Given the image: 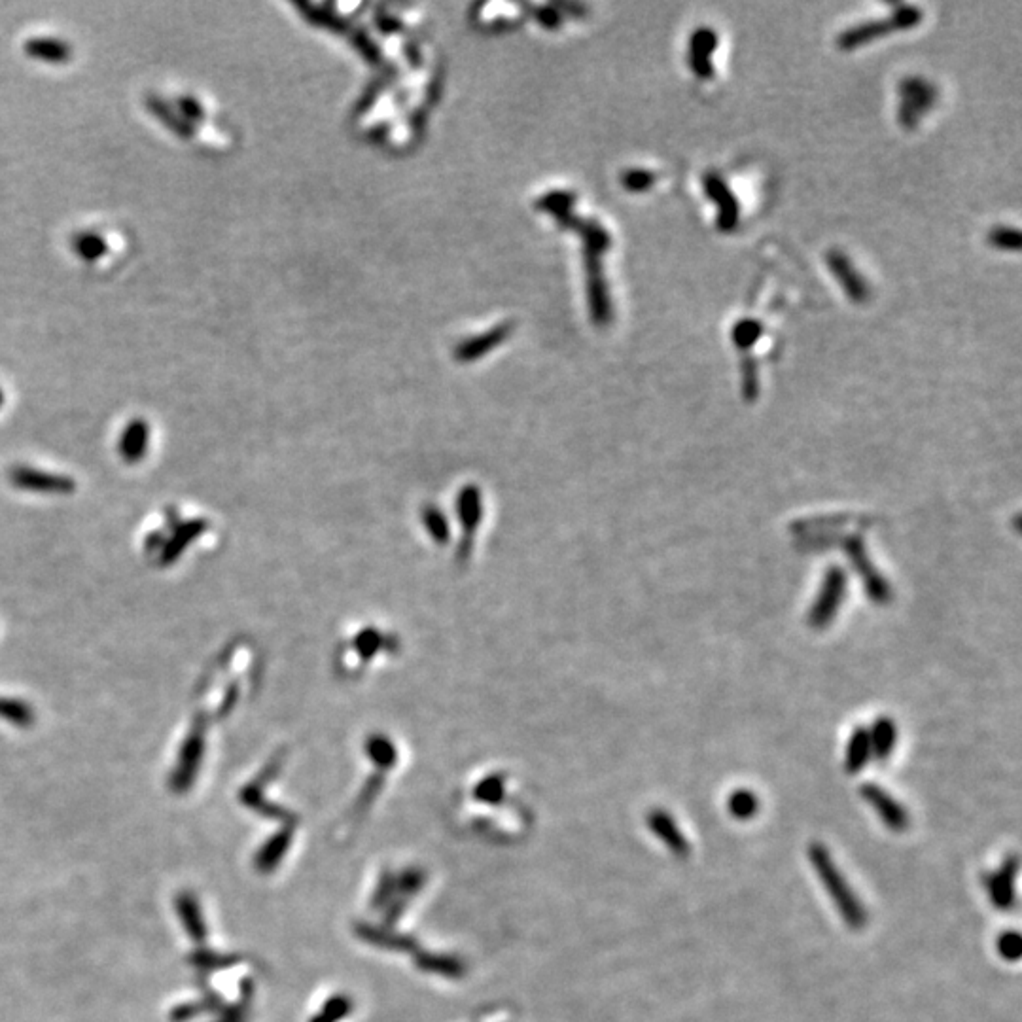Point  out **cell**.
<instances>
[{"label":"cell","mask_w":1022,"mask_h":1022,"mask_svg":"<svg viewBox=\"0 0 1022 1022\" xmlns=\"http://www.w3.org/2000/svg\"><path fill=\"white\" fill-rule=\"evenodd\" d=\"M807 856L822 886L828 890V896L835 903L839 915L845 920L846 926L852 930H862L867 924L864 903L846 882L845 875L833 862L828 848L822 843H812L807 850Z\"/></svg>","instance_id":"6da1fadb"},{"label":"cell","mask_w":1022,"mask_h":1022,"mask_svg":"<svg viewBox=\"0 0 1022 1022\" xmlns=\"http://www.w3.org/2000/svg\"><path fill=\"white\" fill-rule=\"evenodd\" d=\"M922 18H924V14L918 6H911V4L901 6L899 4L898 8L886 19L865 21L856 27L846 29L845 33L837 36V48L843 52H852L856 48H862L867 42L879 40L882 36L913 29L922 21Z\"/></svg>","instance_id":"7a4b0ae2"},{"label":"cell","mask_w":1022,"mask_h":1022,"mask_svg":"<svg viewBox=\"0 0 1022 1022\" xmlns=\"http://www.w3.org/2000/svg\"><path fill=\"white\" fill-rule=\"evenodd\" d=\"M898 95V120L905 129H915L920 118L930 108H934L937 101V89L922 76H909L901 80Z\"/></svg>","instance_id":"3957f363"},{"label":"cell","mask_w":1022,"mask_h":1022,"mask_svg":"<svg viewBox=\"0 0 1022 1022\" xmlns=\"http://www.w3.org/2000/svg\"><path fill=\"white\" fill-rule=\"evenodd\" d=\"M846 576L845 570L839 566L829 568L828 574L824 576V582L820 587V593L812 606L809 614V625L814 629H824L831 623L833 616L837 614L841 602L845 599Z\"/></svg>","instance_id":"277c9868"},{"label":"cell","mask_w":1022,"mask_h":1022,"mask_svg":"<svg viewBox=\"0 0 1022 1022\" xmlns=\"http://www.w3.org/2000/svg\"><path fill=\"white\" fill-rule=\"evenodd\" d=\"M703 188H705L708 199L718 209V218H716L718 230L722 233H731L737 228L739 216H741V207H739L737 197L733 195L727 182L718 173H706L703 177Z\"/></svg>","instance_id":"5b68a950"},{"label":"cell","mask_w":1022,"mask_h":1022,"mask_svg":"<svg viewBox=\"0 0 1022 1022\" xmlns=\"http://www.w3.org/2000/svg\"><path fill=\"white\" fill-rule=\"evenodd\" d=\"M1017 875H1019V856L1017 854L1005 858L1004 864L998 871L988 873L985 886H987L988 898L996 909H1000V911L1013 909L1015 899H1017L1015 896Z\"/></svg>","instance_id":"8992f818"},{"label":"cell","mask_w":1022,"mask_h":1022,"mask_svg":"<svg viewBox=\"0 0 1022 1022\" xmlns=\"http://www.w3.org/2000/svg\"><path fill=\"white\" fill-rule=\"evenodd\" d=\"M862 797L873 807V811L879 814L882 824L896 833H901L909 828V812L896 801L888 792H884L877 784H864L862 786Z\"/></svg>","instance_id":"52a82bcc"},{"label":"cell","mask_w":1022,"mask_h":1022,"mask_svg":"<svg viewBox=\"0 0 1022 1022\" xmlns=\"http://www.w3.org/2000/svg\"><path fill=\"white\" fill-rule=\"evenodd\" d=\"M718 48V35L712 27H699L689 38L688 65L699 80L714 78L712 53Z\"/></svg>","instance_id":"ba28073f"},{"label":"cell","mask_w":1022,"mask_h":1022,"mask_svg":"<svg viewBox=\"0 0 1022 1022\" xmlns=\"http://www.w3.org/2000/svg\"><path fill=\"white\" fill-rule=\"evenodd\" d=\"M833 277L843 286L846 296L856 303H864L869 298V288L864 277L854 269L845 252L831 250L826 258Z\"/></svg>","instance_id":"9c48e42d"},{"label":"cell","mask_w":1022,"mask_h":1022,"mask_svg":"<svg viewBox=\"0 0 1022 1022\" xmlns=\"http://www.w3.org/2000/svg\"><path fill=\"white\" fill-rule=\"evenodd\" d=\"M648 826L652 829L653 835L657 839H661L674 856H678V858H686L688 856L691 845H689L686 835L682 833V829L676 824V820L670 816L669 812L661 811V809H655V811L650 812Z\"/></svg>","instance_id":"30bf717a"},{"label":"cell","mask_w":1022,"mask_h":1022,"mask_svg":"<svg viewBox=\"0 0 1022 1022\" xmlns=\"http://www.w3.org/2000/svg\"><path fill=\"white\" fill-rule=\"evenodd\" d=\"M25 53L33 59L50 65H65L72 59V46L65 40L50 38V36H36L25 42Z\"/></svg>","instance_id":"8fae6325"},{"label":"cell","mask_w":1022,"mask_h":1022,"mask_svg":"<svg viewBox=\"0 0 1022 1022\" xmlns=\"http://www.w3.org/2000/svg\"><path fill=\"white\" fill-rule=\"evenodd\" d=\"M146 106L150 110V114H154L158 118L161 124L165 125L169 131L177 133L180 139H192L195 135V125L186 122L178 110H175V106L169 105L167 101H163L158 95H148L146 99Z\"/></svg>","instance_id":"7c38bea8"},{"label":"cell","mask_w":1022,"mask_h":1022,"mask_svg":"<svg viewBox=\"0 0 1022 1022\" xmlns=\"http://www.w3.org/2000/svg\"><path fill=\"white\" fill-rule=\"evenodd\" d=\"M867 731H869V741H871V756H875L881 761L888 759L896 746V741H898L896 723L892 722L890 718H879Z\"/></svg>","instance_id":"4fadbf2b"},{"label":"cell","mask_w":1022,"mask_h":1022,"mask_svg":"<svg viewBox=\"0 0 1022 1022\" xmlns=\"http://www.w3.org/2000/svg\"><path fill=\"white\" fill-rule=\"evenodd\" d=\"M871 759V741H869V731L858 727L850 741L846 746V759L845 767L848 775H856L864 769L867 765V761Z\"/></svg>","instance_id":"5bb4252c"},{"label":"cell","mask_w":1022,"mask_h":1022,"mask_svg":"<svg viewBox=\"0 0 1022 1022\" xmlns=\"http://www.w3.org/2000/svg\"><path fill=\"white\" fill-rule=\"evenodd\" d=\"M72 250L80 256V260H84L88 264H95L108 252V245H106L103 235H99L95 231H82V233L74 235Z\"/></svg>","instance_id":"9a60e30c"},{"label":"cell","mask_w":1022,"mask_h":1022,"mask_svg":"<svg viewBox=\"0 0 1022 1022\" xmlns=\"http://www.w3.org/2000/svg\"><path fill=\"white\" fill-rule=\"evenodd\" d=\"M148 445V424L146 421H133L125 428L122 438V455L129 462H137Z\"/></svg>","instance_id":"2e32d148"},{"label":"cell","mask_w":1022,"mask_h":1022,"mask_svg":"<svg viewBox=\"0 0 1022 1022\" xmlns=\"http://www.w3.org/2000/svg\"><path fill=\"white\" fill-rule=\"evenodd\" d=\"M727 809L737 820H750L759 811V799L750 790H737L729 795Z\"/></svg>","instance_id":"e0dca14e"},{"label":"cell","mask_w":1022,"mask_h":1022,"mask_svg":"<svg viewBox=\"0 0 1022 1022\" xmlns=\"http://www.w3.org/2000/svg\"><path fill=\"white\" fill-rule=\"evenodd\" d=\"M761 334H763V326L759 324L758 320L744 318L733 326L731 337H733V343L741 349L742 353H746L758 343Z\"/></svg>","instance_id":"ac0fdd59"},{"label":"cell","mask_w":1022,"mask_h":1022,"mask_svg":"<svg viewBox=\"0 0 1022 1022\" xmlns=\"http://www.w3.org/2000/svg\"><path fill=\"white\" fill-rule=\"evenodd\" d=\"M759 381L758 366L750 351L742 353V394L746 402H754L758 398Z\"/></svg>","instance_id":"d6986e66"},{"label":"cell","mask_w":1022,"mask_h":1022,"mask_svg":"<svg viewBox=\"0 0 1022 1022\" xmlns=\"http://www.w3.org/2000/svg\"><path fill=\"white\" fill-rule=\"evenodd\" d=\"M987 241L990 247L998 248V250H1013V252L1021 250V233L1013 228L998 226V228L988 231Z\"/></svg>","instance_id":"ffe728a7"},{"label":"cell","mask_w":1022,"mask_h":1022,"mask_svg":"<svg viewBox=\"0 0 1022 1022\" xmlns=\"http://www.w3.org/2000/svg\"><path fill=\"white\" fill-rule=\"evenodd\" d=\"M177 110L178 114L192 125L197 124L199 120H203V116H205V110H203L201 103L195 97H190V95L178 99Z\"/></svg>","instance_id":"44dd1931"},{"label":"cell","mask_w":1022,"mask_h":1022,"mask_svg":"<svg viewBox=\"0 0 1022 1022\" xmlns=\"http://www.w3.org/2000/svg\"><path fill=\"white\" fill-rule=\"evenodd\" d=\"M998 951L1005 960H1017L1021 956V935L1017 932H1007L998 941Z\"/></svg>","instance_id":"7402d4cb"},{"label":"cell","mask_w":1022,"mask_h":1022,"mask_svg":"<svg viewBox=\"0 0 1022 1022\" xmlns=\"http://www.w3.org/2000/svg\"><path fill=\"white\" fill-rule=\"evenodd\" d=\"M625 180H627V186H629L631 190H635V192H642V190L652 188L653 182H655V177H653L652 173H648V171H636V173L627 175Z\"/></svg>","instance_id":"603a6c76"},{"label":"cell","mask_w":1022,"mask_h":1022,"mask_svg":"<svg viewBox=\"0 0 1022 1022\" xmlns=\"http://www.w3.org/2000/svg\"><path fill=\"white\" fill-rule=\"evenodd\" d=\"M2 402H4V396H2V390H0V406H2Z\"/></svg>","instance_id":"cb8c5ba5"}]
</instances>
